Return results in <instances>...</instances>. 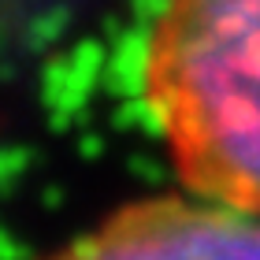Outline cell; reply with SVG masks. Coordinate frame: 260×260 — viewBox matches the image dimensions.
Segmentation results:
<instances>
[{
	"label": "cell",
	"mask_w": 260,
	"mask_h": 260,
	"mask_svg": "<svg viewBox=\"0 0 260 260\" xmlns=\"http://www.w3.org/2000/svg\"><path fill=\"white\" fill-rule=\"evenodd\" d=\"M49 260H260V216L208 197H145Z\"/></svg>",
	"instance_id": "cell-2"
},
{
	"label": "cell",
	"mask_w": 260,
	"mask_h": 260,
	"mask_svg": "<svg viewBox=\"0 0 260 260\" xmlns=\"http://www.w3.org/2000/svg\"><path fill=\"white\" fill-rule=\"evenodd\" d=\"M141 82L186 190L260 216V0H164Z\"/></svg>",
	"instance_id": "cell-1"
}]
</instances>
